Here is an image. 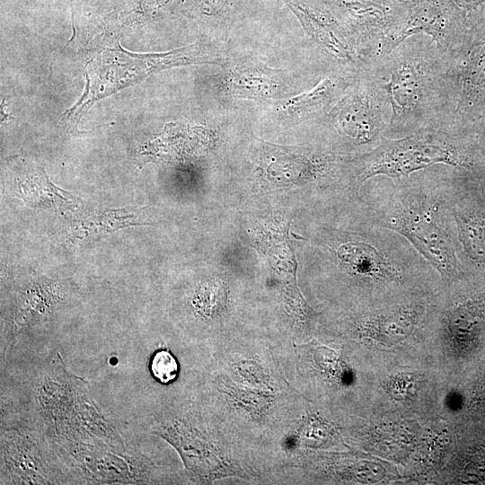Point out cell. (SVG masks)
Instances as JSON below:
<instances>
[{
    "mask_svg": "<svg viewBox=\"0 0 485 485\" xmlns=\"http://www.w3.org/2000/svg\"><path fill=\"white\" fill-rule=\"evenodd\" d=\"M380 224L405 237L444 278L456 274L458 261L451 238L437 220L436 207L426 198L406 196L387 208Z\"/></svg>",
    "mask_w": 485,
    "mask_h": 485,
    "instance_id": "3957f363",
    "label": "cell"
},
{
    "mask_svg": "<svg viewBox=\"0 0 485 485\" xmlns=\"http://www.w3.org/2000/svg\"><path fill=\"white\" fill-rule=\"evenodd\" d=\"M143 207H125L105 209L98 215L90 216L81 220H75L68 233L72 241L103 235L116 230L141 225Z\"/></svg>",
    "mask_w": 485,
    "mask_h": 485,
    "instance_id": "4fadbf2b",
    "label": "cell"
},
{
    "mask_svg": "<svg viewBox=\"0 0 485 485\" xmlns=\"http://www.w3.org/2000/svg\"><path fill=\"white\" fill-rule=\"evenodd\" d=\"M184 0H130L105 16L100 29L112 33L170 14Z\"/></svg>",
    "mask_w": 485,
    "mask_h": 485,
    "instance_id": "30bf717a",
    "label": "cell"
},
{
    "mask_svg": "<svg viewBox=\"0 0 485 485\" xmlns=\"http://www.w3.org/2000/svg\"><path fill=\"white\" fill-rule=\"evenodd\" d=\"M417 312L412 307L380 313L365 323V329L371 333L387 338L406 336L413 329Z\"/></svg>",
    "mask_w": 485,
    "mask_h": 485,
    "instance_id": "2e32d148",
    "label": "cell"
},
{
    "mask_svg": "<svg viewBox=\"0 0 485 485\" xmlns=\"http://www.w3.org/2000/svg\"><path fill=\"white\" fill-rule=\"evenodd\" d=\"M226 92L235 97L269 101L288 93L289 78L281 69L261 65H237L224 77Z\"/></svg>",
    "mask_w": 485,
    "mask_h": 485,
    "instance_id": "52a82bcc",
    "label": "cell"
},
{
    "mask_svg": "<svg viewBox=\"0 0 485 485\" xmlns=\"http://www.w3.org/2000/svg\"><path fill=\"white\" fill-rule=\"evenodd\" d=\"M461 9L464 11H472L477 8L480 4L485 3V0H453Z\"/></svg>",
    "mask_w": 485,
    "mask_h": 485,
    "instance_id": "d6986e66",
    "label": "cell"
},
{
    "mask_svg": "<svg viewBox=\"0 0 485 485\" xmlns=\"http://www.w3.org/2000/svg\"><path fill=\"white\" fill-rule=\"evenodd\" d=\"M468 30L464 13L453 0H407L392 40V51L411 36L424 33L440 52L453 59L464 47Z\"/></svg>",
    "mask_w": 485,
    "mask_h": 485,
    "instance_id": "5b68a950",
    "label": "cell"
},
{
    "mask_svg": "<svg viewBox=\"0 0 485 485\" xmlns=\"http://www.w3.org/2000/svg\"><path fill=\"white\" fill-rule=\"evenodd\" d=\"M448 326L458 336L474 338L485 326V295L454 308L448 316Z\"/></svg>",
    "mask_w": 485,
    "mask_h": 485,
    "instance_id": "9a60e30c",
    "label": "cell"
},
{
    "mask_svg": "<svg viewBox=\"0 0 485 485\" xmlns=\"http://www.w3.org/2000/svg\"><path fill=\"white\" fill-rule=\"evenodd\" d=\"M483 397H484V401H485V385H484V396Z\"/></svg>",
    "mask_w": 485,
    "mask_h": 485,
    "instance_id": "44dd1931",
    "label": "cell"
},
{
    "mask_svg": "<svg viewBox=\"0 0 485 485\" xmlns=\"http://www.w3.org/2000/svg\"><path fill=\"white\" fill-rule=\"evenodd\" d=\"M456 76L458 90L454 113L467 120H481L485 118V31L472 43Z\"/></svg>",
    "mask_w": 485,
    "mask_h": 485,
    "instance_id": "ba28073f",
    "label": "cell"
},
{
    "mask_svg": "<svg viewBox=\"0 0 485 485\" xmlns=\"http://www.w3.org/2000/svg\"><path fill=\"white\" fill-rule=\"evenodd\" d=\"M481 137L485 143V118L481 120Z\"/></svg>",
    "mask_w": 485,
    "mask_h": 485,
    "instance_id": "ffe728a7",
    "label": "cell"
},
{
    "mask_svg": "<svg viewBox=\"0 0 485 485\" xmlns=\"http://www.w3.org/2000/svg\"><path fill=\"white\" fill-rule=\"evenodd\" d=\"M470 168L464 147L445 131L436 128L419 129L400 139L383 137L380 144L358 160L360 184L377 175L408 177L434 164Z\"/></svg>",
    "mask_w": 485,
    "mask_h": 485,
    "instance_id": "7a4b0ae2",
    "label": "cell"
},
{
    "mask_svg": "<svg viewBox=\"0 0 485 485\" xmlns=\"http://www.w3.org/2000/svg\"><path fill=\"white\" fill-rule=\"evenodd\" d=\"M16 194L27 203L54 210L70 208L75 198L53 185L42 168H31L16 179Z\"/></svg>",
    "mask_w": 485,
    "mask_h": 485,
    "instance_id": "7c38bea8",
    "label": "cell"
},
{
    "mask_svg": "<svg viewBox=\"0 0 485 485\" xmlns=\"http://www.w3.org/2000/svg\"><path fill=\"white\" fill-rule=\"evenodd\" d=\"M349 86L348 81L340 76H328L311 90L298 95L281 100L278 112L295 120L305 119L326 111L339 101Z\"/></svg>",
    "mask_w": 485,
    "mask_h": 485,
    "instance_id": "9c48e42d",
    "label": "cell"
},
{
    "mask_svg": "<svg viewBox=\"0 0 485 485\" xmlns=\"http://www.w3.org/2000/svg\"><path fill=\"white\" fill-rule=\"evenodd\" d=\"M454 216L467 256L485 265V209L454 210Z\"/></svg>",
    "mask_w": 485,
    "mask_h": 485,
    "instance_id": "5bb4252c",
    "label": "cell"
},
{
    "mask_svg": "<svg viewBox=\"0 0 485 485\" xmlns=\"http://www.w3.org/2000/svg\"><path fill=\"white\" fill-rule=\"evenodd\" d=\"M426 40L407 39L371 66L390 106L388 125L396 132L436 127L457 87L452 59Z\"/></svg>",
    "mask_w": 485,
    "mask_h": 485,
    "instance_id": "6da1fadb",
    "label": "cell"
},
{
    "mask_svg": "<svg viewBox=\"0 0 485 485\" xmlns=\"http://www.w3.org/2000/svg\"><path fill=\"white\" fill-rule=\"evenodd\" d=\"M227 0H201L200 12L206 16H216L222 13Z\"/></svg>",
    "mask_w": 485,
    "mask_h": 485,
    "instance_id": "ac0fdd59",
    "label": "cell"
},
{
    "mask_svg": "<svg viewBox=\"0 0 485 485\" xmlns=\"http://www.w3.org/2000/svg\"><path fill=\"white\" fill-rule=\"evenodd\" d=\"M299 20L306 35L322 51L345 66L358 63L356 50L342 25L327 9L308 0H284Z\"/></svg>",
    "mask_w": 485,
    "mask_h": 485,
    "instance_id": "8992f818",
    "label": "cell"
},
{
    "mask_svg": "<svg viewBox=\"0 0 485 485\" xmlns=\"http://www.w3.org/2000/svg\"><path fill=\"white\" fill-rule=\"evenodd\" d=\"M150 369L158 381L167 384L176 378L179 366L172 353L167 350H160L154 355Z\"/></svg>",
    "mask_w": 485,
    "mask_h": 485,
    "instance_id": "e0dca14e",
    "label": "cell"
},
{
    "mask_svg": "<svg viewBox=\"0 0 485 485\" xmlns=\"http://www.w3.org/2000/svg\"><path fill=\"white\" fill-rule=\"evenodd\" d=\"M387 110H390V106L380 80L368 71L331 108L329 118L350 143L375 148L387 128Z\"/></svg>",
    "mask_w": 485,
    "mask_h": 485,
    "instance_id": "277c9868",
    "label": "cell"
},
{
    "mask_svg": "<svg viewBox=\"0 0 485 485\" xmlns=\"http://www.w3.org/2000/svg\"><path fill=\"white\" fill-rule=\"evenodd\" d=\"M338 255L350 269L371 278H394L399 272L397 265L372 243L347 242L339 248Z\"/></svg>",
    "mask_w": 485,
    "mask_h": 485,
    "instance_id": "8fae6325",
    "label": "cell"
}]
</instances>
